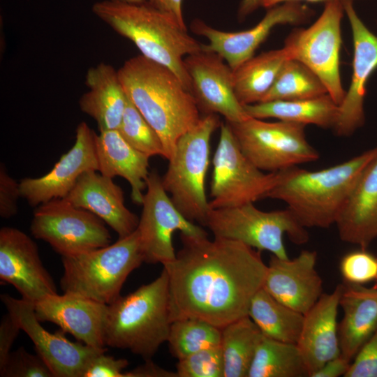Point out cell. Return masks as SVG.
Masks as SVG:
<instances>
[{"label":"cell","mask_w":377,"mask_h":377,"mask_svg":"<svg viewBox=\"0 0 377 377\" xmlns=\"http://www.w3.org/2000/svg\"><path fill=\"white\" fill-rule=\"evenodd\" d=\"M128 365L126 359H116L105 355L94 356L85 369L83 377H125L123 370Z\"/></svg>","instance_id":"60d3db41"},{"label":"cell","mask_w":377,"mask_h":377,"mask_svg":"<svg viewBox=\"0 0 377 377\" xmlns=\"http://www.w3.org/2000/svg\"><path fill=\"white\" fill-rule=\"evenodd\" d=\"M0 279L15 287L21 298L34 304L57 293L53 279L40 258L36 244L15 228L0 230Z\"/></svg>","instance_id":"d6986e66"},{"label":"cell","mask_w":377,"mask_h":377,"mask_svg":"<svg viewBox=\"0 0 377 377\" xmlns=\"http://www.w3.org/2000/svg\"><path fill=\"white\" fill-rule=\"evenodd\" d=\"M263 1L264 0H241L237 10L238 20H244L260 7H263Z\"/></svg>","instance_id":"bcb514c9"},{"label":"cell","mask_w":377,"mask_h":377,"mask_svg":"<svg viewBox=\"0 0 377 377\" xmlns=\"http://www.w3.org/2000/svg\"><path fill=\"white\" fill-rule=\"evenodd\" d=\"M244 107L248 115L253 118H274L304 126L313 124L332 128L339 111V105L328 94L308 99L263 101Z\"/></svg>","instance_id":"83f0119b"},{"label":"cell","mask_w":377,"mask_h":377,"mask_svg":"<svg viewBox=\"0 0 377 377\" xmlns=\"http://www.w3.org/2000/svg\"><path fill=\"white\" fill-rule=\"evenodd\" d=\"M92 12L133 42L142 56L172 71L191 91L184 59L202 50L203 44L191 36L187 28L148 1L126 3L103 0L92 6Z\"/></svg>","instance_id":"277c9868"},{"label":"cell","mask_w":377,"mask_h":377,"mask_svg":"<svg viewBox=\"0 0 377 377\" xmlns=\"http://www.w3.org/2000/svg\"><path fill=\"white\" fill-rule=\"evenodd\" d=\"M343 5L352 31L353 59L350 84L339 105L337 118L332 128L341 137L351 135L364 125L366 87L377 68V36L359 17L353 0H343Z\"/></svg>","instance_id":"e0dca14e"},{"label":"cell","mask_w":377,"mask_h":377,"mask_svg":"<svg viewBox=\"0 0 377 377\" xmlns=\"http://www.w3.org/2000/svg\"><path fill=\"white\" fill-rule=\"evenodd\" d=\"M278 172H263L244 154L226 121L220 126L212 159L211 209L230 207L266 198L275 185Z\"/></svg>","instance_id":"8fae6325"},{"label":"cell","mask_w":377,"mask_h":377,"mask_svg":"<svg viewBox=\"0 0 377 377\" xmlns=\"http://www.w3.org/2000/svg\"><path fill=\"white\" fill-rule=\"evenodd\" d=\"M219 115L208 114L179 139L162 178L164 189L189 221L205 226L210 210L206 194L210 141L220 127Z\"/></svg>","instance_id":"52a82bcc"},{"label":"cell","mask_w":377,"mask_h":377,"mask_svg":"<svg viewBox=\"0 0 377 377\" xmlns=\"http://www.w3.org/2000/svg\"><path fill=\"white\" fill-rule=\"evenodd\" d=\"M147 1L157 9L170 15L182 27L186 28L183 17V0H147Z\"/></svg>","instance_id":"f6af8a7d"},{"label":"cell","mask_w":377,"mask_h":377,"mask_svg":"<svg viewBox=\"0 0 377 377\" xmlns=\"http://www.w3.org/2000/svg\"><path fill=\"white\" fill-rule=\"evenodd\" d=\"M351 361L347 360L341 354L327 361L320 369L316 371L311 377H338L345 376Z\"/></svg>","instance_id":"7bdbcfd3"},{"label":"cell","mask_w":377,"mask_h":377,"mask_svg":"<svg viewBox=\"0 0 377 377\" xmlns=\"http://www.w3.org/2000/svg\"><path fill=\"white\" fill-rule=\"evenodd\" d=\"M146 182L137 230L144 263L163 265L176 258L172 243L175 231L193 237H208V234L179 211L164 189L162 178L156 170L150 172Z\"/></svg>","instance_id":"4fadbf2b"},{"label":"cell","mask_w":377,"mask_h":377,"mask_svg":"<svg viewBox=\"0 0 377 377\" xmlns=\"http://www.w3.org/2000/svg\"><path fill=\"white\" fill-rule=\"evenodd\" d=\"M118 74L128 99L161 138L169 160L180 137L202 117L193 94L172 71L142 54L126 60Z\"/></svg>","instance_id":"7a4b0ae2"},{"label":"cell","mask_w":377,"mask_h":377,"mask_svg":"<svg viewBox=\"0 0 377 377\" xmlns=\"http://www.w3.org/2000/svg\"><path fill=\"white\" fill-rule=\"evenodd\" d=\"M262 335L249 316L221 328V347L224 362V377H248Z\"/></svg>","instance_id":"4dcf8cb0"},{"label":"cell","mask_w":377,"mask_h":377,"mask_svg":"<svg viewBox=\"0 0 377 377\" xmlns=\"http://www.w3.org/2000/svg\"><path fill=\"white\" fill-rule=\"evenodd\" d=\"M184 65L200 112L222 115L228 123L248 119L234 87V71L219 54L204 50L188 55Z\"/></svg>","instance_id":"2e32d148"},{"label":"cell","mask_w":377,"mask_h":377,"mask_svg":"<svg viewBox=\"0 0 377 377\" xmlns=\"http://www.w3.org/2000/svg\"><path fill=\"white\" fill-rule=\"evenodd\" d=\"M248 377H310L305 360L296 343H285L262 335Z\"/></svg>","instance_id":"1f68e13d"},{"label":"cell","mask_w":377,"mask_h":377,"mask_svg":"<svg viewBox=\"0 0 377 377\" xmlns=\"http://www.w3.org/2000/svg\"><path fill=\"white\" fill-rule=\"evenodd\" d=\"M344 377H377V330L361 347Z\"/></svg>","instance_id":"f35d334b"},{"label":"cell","mask_w":377,"mask_h":377,"mask_svg":"<svg viewBox=\"0 0 377 377\" xmlns=\"http://www.w3.org/2000/svg\"><path fill=\"white\" fill-rule=\"evenodd\" d=\"M21 196L20 183L6 171L3 164L0 167V216L10 219L17 212V200Z\"/></svg>","instance_id":"ab89813d"},{"label":"cell","mask_w":377,"mask_h":377,"mask_svg":"<svg viewBox=\"0 0 377 377\" xmlns=\"http://www.w3.org/2000/svg\"><path fill=\"white\" fill-rule=\"evenodd\" d=\"M376 155L377 147L320 170L294 166L279 171L266 198L284 202L306 228H327L336 223L357 179Z\"/></svg>","instance_id":"3957f363"},{"label":"cell","mask_w":377,"mask_h":377,"mask_svg":"<svg viewBox=\"0 0 377 377\" xmlns=\"http://www.w3.org/2000/svg\"><path fill=\"white\" fill-rule=\"evenodd\" d=\"M98 172L83 173L64 198L99 217L119 238L125 237L137 229L139 218L126 207L121 188Z\"/></svg>","instance_id":"7402d4cb"},{"label":"cell","mask_w":377,"mask_h":377,"mask_svg":"<svg viewBox=\"0 0 377 377\" xmlns=\"http://www.w3.org/2000/svg\"><path fill=\"white\" fill-rule=\"evenodd\" d=\"M85 83L89 90L80 98L81 111L96 121L100 132L117 130L128 102L118 71L101 63L88 69Z\"/></svg>","instance_id":"484cf974"},{"label":"cell","mask_w":377,"mask_h":377,"mask_svg":"<svg viewBox=\"0 0 377 377\" xmlns=\"http://www.w3.org/2000/svg\"><path fill=\"white\" fill-rule=\"evenodd\" d=\"M1 377H54L49 367L38 355L29 353L24 347L9 354L3 367L0 369Z\"/></svg>","instance_id":"74e56055"},{"label":"cell","mask_w":377,"mask_h":377,"mask_svg":"<svg viewBox=\"0 0 377 377\" xmlns=\"http://www.w3.org/2000/svg\"><path fill=\"white\" fill-rule=\"evenodd\" d=\"M248 316L262 334L285 343H297L304 314L280 302L263 288L251 300Z\"/></svg>","instance_id":"f546056e"},{"label":"cell","mask_w":377,"mask_h":377,"mask_svg":"<svg viewBox=\"0 0 377 377\" xmlns=\"http://www.w3.org/2000/svg\"><path fill=\"white\" fill-rule=\"evenodd\" d=\"M335 223L343 242L361 249L377 238V155L362 172Z\"/></svg>","instance_id":"cb8c5ba5"},{"label":"cell","mask_w":377,"mask_h":377,"mask_svg":"<svg viewBox=\"0 0 377 377\" xmlns=\"http://www.w3.org/2000/svg\"><path fill=\"white\" fill-rule=\"evenodd\" d=\"M172 322L169 276L163 268L152 282L108 305L105 342L150 360L168 341Z\"/></svg>","instance_id":"5b68a950"},{"label":"cell","mask_w":377,"mask_h":377,"mask_svg":"<svg viewBox=\"0 0 377 377\" xmlns=\"http://www.w3.org/2000/svg\"><path fill=\"white\" fill-rule=\"evenodd\" d=\"M108 305L69 293L48 295L34 304L40 322H51L89 346L105 349L104 328Z\"/></svg>","instance_id":"ffe728a7"},{"label":"cell","mask_w":377,"mask_h":377,"mask_svg":"<svg viewBox=\"0 0 377 377\" xmlns=\"http://www.w3.org/2000/svg\"><path fill=\"white\" fill-rule=\"evenodd\" d=\"M339 269L344 282L364 284L377 280V257L360 248L346 254Z\"/></svg>","instance_id":"8d00e7d4"},{"label":"cell","mask_w":377,"mask_h":377,"mask_svg":"<svg viewBox=\"0 0 377 377\" xmlns=\"http://www.w3.org/2000/svg\"><path fill=\"white\" fill-rule=\"evenodd\" d=\"M30 230L35 238L48 243L62 257L104 247L111 242L102 219L64 198L38 205Z\"/></svg>","instance_id":"7c38bea8"},{"label":"cell","mask_w":377,"mask_h":377,"mask_svg":"<svg viewBox=\"0 0 377 377\" xmlns=\"http://www.w3.org/2000/svg\"><path fill=\"white\" fill-rule=\"evenodd\" d=\"M339 301L343 318L338 325L341 354L353 361L377 330V286L344 282Z\"/></svg>","instance_id":"d4e9b609"},{"label":"cell","mask_w":377,"mask_h":377,"mask_svg":"<svg viewBox=\"0 0 377 377\" xmlns=\"http://www.w3.org/2000/svg\"><path fill=\"white\" fill-rule=\"evenodd\" d=\"M316 260V251L309 250L302 251L293 259L272 255L263 288L280 302L305 314L323 294Z\"/></svg>","instance_id":"44dd1931"},{"label":"cell","mask_w":377,"mask_h":377,"mask_svg":"<svg viewBox=\"0 0 377 377\" xmlns=\"http://www.w3.org/2000/svg\"><path fill=\"white\" fill-rule=\"evenodd\" d=\"M182 248L163 265L171 318H195L223 328L248 316L267 271L260 251L240 242L181 234Z\"/></svg>","instance_id":"6da1fadb"},{"label":"cell","mask_w":377,"mask_h":377,"mask_svg":"<svg viewBox=\"0 0 377 377\" xmlns=\"http://www.w3.org/2000/svg\"><path fill=\"white\" fill-rule=\"evenodd\" d=\"M98 172L113 178L120 176L131 186L132 201L142 205L147 188L149 158L130 145L118 130L101 131L96 136Z\"/></svg>","instance_id":"4316f807"},{"label":"cell","mask_w":377,"mask_h":377,"mask_svg":"<svg viewBox=\"0 0 377 377\" xmlns=\"http://www.w3.org/2000/svg\"><path fill=\"white\" fill-rule=\"evenodd\" d=\"M342 288L341 283L337 285L332 293H323L304 314L297 345L310 377L327 361L341 354L337 320Z\"/></svg>","instance_id":"603a6c76"},{"label":"cell","mask_w":377,"mask_h":377,"mask_svg":"<svg viewBox=\"0 0 377 377\" xmlns=\"http://www.w3.org/2000/svg\"><path fill=\"white\" fill-rule=\"evenodd\" d=\"M377 281V280H376ZM376 286H377V283H376Z\"/></svg>","instance_id":"681fc988"},{"label":"cell","mask_w":377,"mask_h":377,"mask_svg":"<svg viewBox=\"0 0 377 377\" xmlns=\"http://www.w3.org/2000/svg\"><path fill=\"white\" fill-rule=\"evenodd\" d=\"M261 20L249 29L226 31L214 28L204 21L195 19L191 29L196 35L205 38L208 43L204 50L219 54L235 71L254 56L259 46L278 25H300L308 22L314 11L300 1H286L267 8Z\"/></svg>","instance_id":"5bb4252c"},{"label":"cell","mask_w":377,"mask_h":377,"mask_svg":"<svg viewBox=\"0 0 377 377\" xmlns=\"http://www.w3.org/2000/svg\"><path fill=\"white\" fill-rule=\"evenodd\" d=\"M205 226L214 237L240 242L283 259L288 258L283 244L285 234L297 245L309 240L306 228L289 209L265 212L253 202L210 209Z\"/></svg>","instance_id":"ba28073f"},{"label":"cell","mask_w":377,"mask_h":377,"mask_svg":"<svg viewBox=\"0 0 377 377\" xmlns=\"http://www.w3.org/2000/svg\"><path fill=\"white\" fill-rule=\"evenodd\" d=\"M178 377H224V362L220 346L202 349L178 360Z\"/></svg>","instance_id":"d590c367"},{"label":"cell","mask_w":377,"mask_h":377,"mask_svg":"<svg viewBox=\"0 0 377 377\" xmlns=\"http://www.w3.org/2000/svg\"><path fill=\"white\" fill-rule=\"evenodd\" d=\"M292 57L282 48L253 56L234 71L236 96L242 105L263 101L272 88L283 64Z\"/></svg>","instance_id":"f1b7e54d"},{"label":"cell","mask_w":377,"mask_h":377,"mask_svg":"<svg viewBox=\"0 0 377 377\" xmlns=\"http://www.w3.org/2000/svg\"><path fill=\"white\" fill-rule=\"evenodd\" d=\"M167 341L172 355L180 360L202 349L220 346L221 329L202 319L179 318L172 322Z\"/></svg>","instance_id":"836d02e7"},{"label":"cell","mask_w":377,"mask_h":377,"mask_svg":"<svg viewBox=\"0 0 377 377\" xmlns=\"http://www.w3.org/2000/svg\"><path fill=\"white\" fill-rule=\"evenodd\" d=\"M115 2L126 3H141L147 1V0H110Z\"/></svg>","instance_id":"c3c4849f"},{"label":"cell","mask_w":377,"mask_h":377,"mask_svg":"<svg viewBox=\"0 0 377 377\" xmlns=\"http://www.w3.org/2000/svg\"><path fill=\"white\" fill-rule=\"evenodd\" d=\"M96 136L87 123H80L75 130L73 146L61 156L49 172L40 177L21 179V196L32 207L52 199L64 198L83 173L98 171Z\"/></svg>","instance_id":"ac0fdd59"},{"label":"cell","mask_w":377,"mask_h":377,"mask_svg":"<svg viewBox=\"0 0 377 377\" xmlns=\"http://www.w3.org/2000/svg\"><path fill=\"white\" fill-rule=\"evenodd\" d=\"M306 1L311 3H316V2H320V1L325 2L328 0H264L263 7L268 8L274 6H276L277 4H279L286 1Z\"/></svg>","instance_id":"7dc6e473"},{"label":"cell","mask_w":377,"mask_h":377,"mask_svg":"<svg viewBox=\"0 0 377 377\" xmlns=\"http://www.w3.org/2000/svg\"><path fill=\"white\" fill-rule=\"evenodd\" d=\"M228 124L244 154L263 171L279 172L319 158L306 140L303 124L251 117Z\"/></svg>","instance_id":"9c48e42d"},{"label":"cell","mask_w":377,"mask_h":377,"mask_svg":"<svg viewBox=\"0 0 377 377\" xmlns=\"http://www.w3.org/2000/svg\"><path fill=\"white\" fill-rule=\"evenodd\" d=\"M144 263L137 229L112 244L62 257L60 286L64 293L77 294L109 305L119 296L128 276Z\"/></svg>","instance_id":"8992f818"},{"label":"cell","mask_w":377,"mask_h":377,"mask_svg":"<svg viewBox=\"0 0 377 377\" xmlns=\"http://www.w3.org/2000/svg\"><path fill=\"white\" fill-rule=\"evenodd\" d=\"M124 139L133 148L149 157L165 158L161 138L128 98L121 122L117 129Z\"/></svg>","instance_id":"e575fe53"},{"label":"cell","mask_w":377,"mask_h":377,"mask_svg":"<svg viewBox=\"0 0 377 377\" xmlns=\"http://www.w3.org/2000/svg\"><path fill=\"white\" fill-rule=\"evenodd\" d=\"M20 330L19 324L12 315L8 313L3 316L0 323V369L3 367Z\"/></svg>","instance_id":"b9f144b4"},{"label":"cell","mask_w":377,"mask_h":377,"mask_svg":"<svg viewBox=\"0 0 377 377\" xmlns=\"http://www.w3.org/2000/svg\"><path fill=\"white\" fill-rule=\"evenodd\" d=\"M125 377H178L177 372L167 371L161 368L150 360H145L133 370L124 372Z\"/></svg>","instance_id":"ee69618b"},{"label":"cell","mask_w":377,"mask_h":377,"mask_svg":"<svg viewBox=\"0 0 377 377\" xmlns=\"http://www.w3.org/2000/svg\"><path fill=\"white\" fill-rule=\"evenodd\" d=\"M8 313L17 320L22 330L33 341L38 355L49 367L54 377H83L86 367L97 354L107 349L96 348L80 341H69L63 333H50L40 325L35 314L34 304L22 298L1 295Z\"/></svg>","instance_id":"9a60e30c"},{"label":"cell","mask_w":377,"mask_h":377,"mask_svg":"<svg viewBox=\"0 0 377 377\" xmlns=\"http://www.w3.org/2000/svg\"><path fill=\"white\" fill-rule=\"evenodd\" d=\"M326 94L320 79L304 64L291 59L283 64L272 88L260 102L308 99Z\"/></svg>","instance_id":"d6a6232c"},{"label":"cell","mask_w":377,"mask_h":377,"mask_svg":"<svg viewBox=\"0 0 377 377\" xmlns=\"http://www.w3.org/2000/svg\"><path fill=\"white\" fill-rule=\"evenodd\" d=\"M344 13L343 0L325 1L319 17L307 28L293 30L283 45L292 59L304 64L320 79L339 105L346 94L340 74L341 25Z\"/></svg>","instance_id":"30bf717a"}]
</instances>
